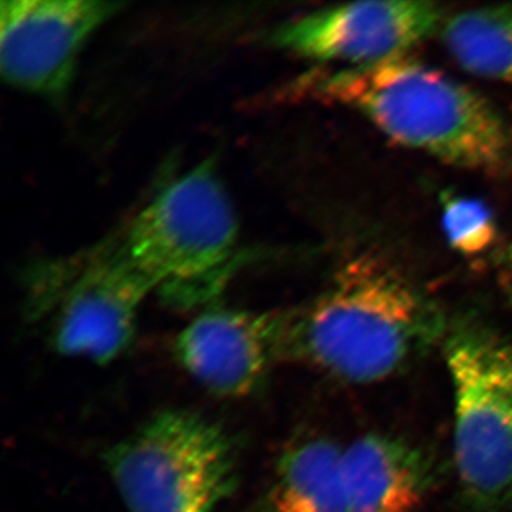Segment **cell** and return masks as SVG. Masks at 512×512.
I'll return each mask as SVG.
<instances>
[{
  "mask_svg": "<svg viewBox=\"0 0 512 512\" xmlns=\"http://www.w3.org/2000/svg\"><path fill=\"white\" fill-rule=\"evenodd\" d=\"M245 512H349L342 448L325 437L291 444L264 493Z\"/></svg>",
  "mask_w": 512,
  "mask_h": 512,
  "instance_id": "11",
  "label": "cell"
},
{
  "mask_svg": "<svg viewBox=\"0 0 512 512\" xmlns=\"http://www.w3.org/2000/svg\"><path fill=\"white\" fill-rule=\"evenodd\" d=\"M237 456L218 424L165 410L110 447L104 461L128 512H214L237 487Z\"/></svg>",
  "mask_w": 512,
  "mask_h": 512,
  "instance_id": "5",
  "label": "cell"
},
{
  "mask_svg": "<svg viewBox=\"0 0 512 512\" xmlns=\"http://www.w3.org/2000/svg\"><path fill=\"white\" fill-rule=\"evenodd\" d=\"M312 92L356 111L399 146L490 175L512 170V128L484 96L409 55L311 79Z\"/></svg>",
  "mask_w": 512,
  "mask_h": 512,
  "instance_id": "2",
  "label": "cell"
},
{
  "mask_svg": "<svg viewBox=\"0 0 512 512\" xmlns=\"http://www.w3.org/2000/svg\"><path fill=\"white\" fill-rule=\"evenodd\" d=\"M60 274L43 289L35 311L57 305L52 342L60 355L97 365L126 352L136 333L137 316L153 284L128 259L123 245H106Z\"/></svg>",
  "mask_w": 512,
  "mask_h": 512,
  "instance_id": "6",
  "label": "cell"
},
{
  "mask_svg": "<svg viewBox=\"0 0 512 512\" xmlns=\"http://www.w3.org/2000/svg\"><path fill=\"white\" fill-rule=\"evenodd\" d=\"M0 69L6 83L62 99L90 36L123 8L101 0H3Z\"/></svg>",
  "mask_w": 512,
  "mask_h": 512,
  "instance_id": "7",
  "label": "cell"
},
{
  "mask_svg": "<svg viewBox=\"0 0 512 512\" xmlns=\"http://www.w3.org/2000/svg\"><path fill=\"white\" fill-rule=\"evenodd\" d=\"M238 231L234 205L210 158L156 195L121 245L156 291L192 302L228 271Z\"/></svg>",
  "mask_w": 512,
  "mask_h": 512,
  "instance_id": "4",
  "label": "cell"
},
{
  "mask_svg": "<svg viewBox=\"0 0 512 512\" xmlns=\"http://www.w3.org/2000/svg\"><path fill=\"white\" fill-rule=\"evenodd\" d=\"M511 296H512V291H511Z\"/></svg>",
  "mask_w": 512,
  "mask_h": 512,
  "instance_id": "15",
  "label": "cell"
},
{
  "mask_svg": "<svg viewBox=\"0 0 512 512\" xmlns=\"http://www.w3.org/2000/svg\"><path fill=\"white\" fill-rule=\"evenodd\" d=\"M185 372L222 397H245L284 359V313L214 309L202 313L175 339Z\"/></svg>",
  "mask_w": 512,
  "mask_h": 512,
  "instance_id": "9",
  "label": "cell"
},
{
  "mask_svg": "<svg viewBox=\"0 0 512 512\" xmlns=\"http://www.w3.org/2000/svg\"><path fill=\"white\" fill-rule=\"evenodd\" d=\"M454 463L473 512H512V342L476 318L448 323Z\"/></svg>",
  "mask_w": 512,
  "mask_h": 512,
  "instance_id": "3",
  "label": "cell"
},
{
  "mask_svg": "<svg viewBox=\"0 0 512 512\" xmlns=\"http://www.w3.org/2000/svg\"><path fill=\"white\" fill-rule=\"evenodd\" d=\"M441 35L466 72L512 86V5L464 10L446 20Z\"/></svg>",
  "mask_w": 512,
  "mask_h": 512,
  "instance_id": "12",
  "label": "cell"
},
{
  "mask_svg": "<svg viewBox=\"0 0 512 512\" xmlns=\"http://www.w3.org/2000/svg\"><path fill=\"white\" fill-rule=\"evenodd\" d=\"M497 261L505 268L511 269L512 271V242L498 254Z\"/></svg>",
  "mask_w": 512,
  "mask_h": 512,
  "instance_id": "14",
  "label": "cell"
},
{
  "mask_svg": "<svg viewBox=\"0 0 512 512\" xmlns=\"http://www.w3.org/2000/svg\"><path fill=\"white\" fill-rule=\"evenodd\" d=\"M447 319L396 266L353 256L301 311L284 313V357L343 382L396 375L443 342Z\"/></svg>",
  "mask_w": 512,
  "mask_h": 512,
  "instance_id": "1",
  "label": "cell"
},
{
  "mask_svg": "<svg viewBox=\"0 0 512 512\" xmlns=\"http://www.w3.org/2000/svg\"><path fill=\"white\" fill-rule=\"evenodd\" d=\"M441 221L450 247L458 254L476 256L490 251L497 241L498 228L493 211L476 198L443 192Z\"/></svg>",
  "mask_w": 512,
  "mask_h": 512,
  "instance_id": "13",
  "label": "cell"
},
{
  "mask_svg": "<svg viewBox=\"0 0 512 512\" xmlns=\"http://www.w3.org/2000/svg\"><path fill=\"white\" fill-rule=\"evenodd\" d=\"M343 480L349 512H421L433 473L419 447L370 433L343 450Z\"/></svg>",
  "mask_w": 512,
  "mask_h": 512,
  "instance_id": "10",
  "label": "cell"
},
{
  "mask_svg": "<svg viewBox=\"0 0 512 512\" xmlns=\"http://www.w3.org/2000/svg\"><path fill=\"white\" fill-rule=\"evenodd\" d=\"M443 18L441 6L431 2L346 3L279 26L272 42L318 62L370 66L407 55L439 30Z\"/></svg>",
  "mask_w": 512,
  "mask_h": 512,
  "instance_id": "8",
  "label": "cell"
}]
</instances>
